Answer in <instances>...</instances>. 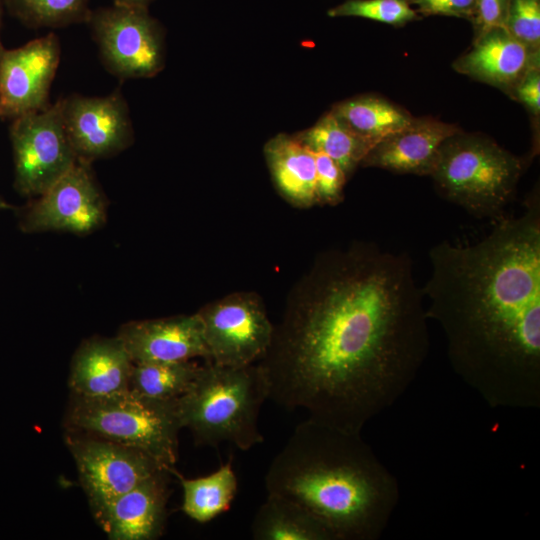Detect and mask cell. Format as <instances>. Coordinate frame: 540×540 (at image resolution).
I'll return each mask as SVG.
<instances>
[{
	"instance_id": "22",
	"label": "cell",
	"mask_w": 540,
	"mask_h": 540,
	"mask_svg": "<svg viewBox=\"0 0 540 540\" xmlns=\"http://www.w3.org/2000/svg\"><path fill=\"white\" fill-rule=\"evenodd\" d=\"M183 490L182 511L198 523H207L227 511L238 490L232 463L220 465L209 475L185 478L174 471Z\"/></svg>"
},
{
	"instance_id": "34",
	"label": "cell",
	"mask_w": 540,
	"mask_h": 540,
	"mask_svg": "<svg viewBox=\"0 0 540 540\" xmlns=\"http://www.w3.org/2000/svg\"><path fill=\"white\" fill-rule=\"evenodd\" d=\"M3 117V113H2V109H1V105H0V117Z\"/></svg>"
},
{
	"instance_id": "9",
	"label": "cell",
	"mask_w": 540,
	"mask_h": 540,
	"mask_svg": "<svg viewBox=\"0 0 540 540\" xmlns=\"http://www.w3.org/2000/svg\"><path fill=\"white\" fill-rule=\"evenodd\" d=\"M66 442L95 517L147 478L168 470L140 450L92 435L67 430Z\"/></svg>"
},
{
	"instance_id": "7",
	"label": "cell",
	"mask_w": 540,
	"mask_h": 540,
	"mask_svg": "<svg viewBox=\"0 0 540 540\" xmlns=\"http://www.w3.org/2000/svg\"><path fill=\"white\" fill-rule=\"evenodd\" d=\"M87 20L102 61L115 76L148 78L163 68L162 29L147 7L114 3L89 13Z\"/></svg>"
},
{
	"instance_id": "17",
	"label": "cell",
	"mask_w": 540,
	"mask_h": 540,
	"mask_svg": "<svg viewBox=\"0 0 540 540\" xmlns=\"http://www.w3.org/2000/svg\"><path fill=\"white\" fill-rule=\"evenodd\" d=\"M161 470L114 500L96 519L112 540H153L166 521L168 473Z\"/></svg>"
},
{
	"instance_id": "8",
	"label": "cell",
	"mask_w": 540,
	"mask_h": 540,
	"mask_svg": "<svg viewBox=\"0 0 540 540\" xmlns=\"http://www.w3.org/2000/svg\"><path fill=\"white\" fill-rule=\"evenodd\" d=\"M10 137L15 187L22 195L43 194L77 162L64 128L60 100L14 118Z\"/></svg>"
},
{
	"instance_id": "2",
	"label": "cell",
	"mask_w": 540,
	"mask_h": 540,
	"mask_svg": "<svg viewBox=\"0 0 540 540\" xmlns=\"http://www.w3.org/2000/svg\"><path fill=\"white\" fill-rule=\"evenodd\" d=\"M421 287L457 376L492 408H540V196L468 245L429 250Z\"/></svg>"
},
{
	"instance_id": "33",
	"label": "cell",
	"mask_w": 540,
	"mask_h": 540,
	"mask_svg": "<svg viewBox=\"0 0 540 540\" xmlns=\"http://www.w3.org/2000/svg\"><path fill=\"white\" fill-rule=\"evenodd\" d=\"M13 208L12 205L8 204L4 200L0 198V210L10 209Z\"/></svg>"
},
{
	"instance_id": "21",
	"label": "cell",
	"mask_w": 540,
	"mask_h": 540,
	"mask_svg": "<svg viewBox=\"0 0 540 540\" xmlns=\"http://www.w3.org/2000/svg\"><path fill=\"white\" fill-rule=\"evenodd\" d=\"M330 111L351 131L375 145L406 127L414 118L404 108L374 94L341 101Z\"/></svg>"
},
{
	"instance_id": "30",
	"label": "cell",
	"mask_w": 540,
	"mask_h": 540,
	"mask_svg": "<svg viewBox=\"0 0 540 540\" xmlns=\"http://www.w3.org/2000/svg\"><path fill=\"white\" fill-rule=\"evenodd\" d=\"M416 12L423 16L441 15L470 21L475 0H409Z\"/></svg>"
},
{
	"instance_id": "13",
	"label": "cell",
	"mask_w": 540,
	"mask_h": 540,
	"mask_svg": "<svg viewBox=\"0 0 540 540\" xmlns=\"http://www.w3.org/2000/svg\"><path fill=\"white\" fill-rule=\"evenodd\" d=\"M60 62V44L49 33L15 49H0V105L16 118L48 106L49 89Z\"/></svg>"
},
{
	"instance_id": "31",
	"label": "cell",
	"mask_w": 540,
	"mask_h": 540,
	"mask_svg": "<svg viewBox=\"0 0 540 540\" xmlns=\"http://www.w3.org/2000/svg\"><path fill=\"white\" fill-rule=\"evenodd\" d=\"M512 99L519 101L529 113L539 118L540 115V66L529 70L515 87Z\"/></svg>"
},
{
	"instance_id": "19",
	"label": "cell",
	"mask_w": 540,
	"mask_h": 540,
	"mask_svg": "<svg viewBox=\"0 0 540 540\" xmlns=\"http://www.w3.org/2000/svg\"><path fill=\"white\" fill-rule=\"evenodd\" d=\"M264 154L280 194L292 205L307 208L317 204L314 152L294 135L270 139Z\"/></svg>"
},
{
	"instance_id": "28",
	"label": "cell",
	"mask_w": 540,
	"mask_h": 540,
	"mask_svg": "<svg viewBox=\"0 0 540 540\" xmlns=\"http://www.w3.org/2000/svg\"><path fill=\"white\" fill-rule=\"evenodd\" d=\"M314 156L317 204L337 205L343 200L347 176L341 167L327 155L314 152Z\"/></svg>"
},
{
	"instance_id": "16",
	"label": "cell",
	"mask_w": 540,
	"mask_h": 540,
	"mask_svg": "<svg viewBox=\"0 0 540 540\" xmlns=\"http://www.w3.org/2000/svg\"><path fill=\"white\" fill-rule=\"evenodd\" d=\"M460 131L455 124L431 117H414L406 127L377 143L361 166L398 174L430 176L440 146Z\"/></svg>"
},
{
	"instance_id": "26",
	"label": "cell",
	"mask_w": 540,
	"mask_h": 540,
	"mask_svg": "<svg viewBox=\"0 0 540 540\" xmlns=\"http://www.w3.org/2000/svg\"><path fill=\"white\" fill-rule=\"evenodd\" d=\"M329 17H360L394 27L420 19L409 0H346L328 10Z\"/></svg>"
},
{
	"instance_id": "35",
	"label": "cell",
	"mask_w": 540,
	"mask_h": 540,
	"mask_svg": "<svg viewBox=\"0 0 540 540\" xmlns=\"http://www.w3.org/2000/svg\"><path fill=\"white\" fill-rule=\"evenodd\" d=\"M0 23H1V0H0Z\"/></svg>"
},
{
	"instance_id": "6",
	"label": "cell",
	"mask_w": 540,
	"mask_h": 540,
	"mask_svg": "<svg viewBox=\"0 0 540 540\" xmlns=\"http://www.w3.org/2000/svg\"><path fill=\"white\" fill-rule=\"evenodd\" d=\"M176 401H157L127 390L105 397L72 395L65 425L140 450L169 471L178 458L182 426Z\"/></svg>"
},
{
	"instance_id": "1",
	"label": "cell",
	"mask_w": 540,
	"mask_h": 540,
	"mask_svg": "<svg viewBox=\"0 0 540 540\" xmlns=\"http://www.w3.org/2000/svg\"><path fill=\"white\" fill-rule=\"evenodd\" d=\"M423 301L406 252L358 242L324 254L258 362L268 400L361 433L427 358Z\"/></svg>"
},
{
	"instance_id": "4",
	"label": "cell",
	"mask_w": 540,
	"mask_h": 540,
	"mask_svg": "<svg viewBox=\"0 0 540 540\" xmlns=\"http://www.w3.org/2000/svg\"><path fill=\"white\" fill-rule=\"evenodd\" d=\"M268 397L258 363L225 366L206 361L190 389L177 399V413L196 444L217 448L228 443L247 451L264 441L258 419Z\"/></svg>"
},
{
	"instance_id": "11",
	"label": "cell",
	"mask_w": 540,
	"mask_h": 540,
	"mask_svg": "<svg viewBox=\"0 0 540 540\" xmlns=\"http://www.w3.org/2000/svg\"><path fill=\"white\" fill-rule=\"evenodd\" d=\"M106 221V199L90 168L77 160L48 190L20 214L22 231H65L84 235Z\"/></svg>"
},
{
	"instance_id": "14",
	"label": "cell",
	"mask_w": 540,
	"mask_h": 540,
	"mask_svg": "<svg viewBox=\"0 0 540 540\" xmlns=\"http://www.w3.org/2000/svg\"><path fill=\"white\" fill-rule=\"evenodd\" d=\"M117 337L133 363L208 360L199 315L132 321L123 325Z\"/></svg>"
},
{
	"instance_id": "27",
	"label": "cell",
	"mask_w": 540,
	"mask_h": 540,
	"mask_svg": "<svg viewBox=\"0 0 540 540\" xmlns=\"http://www.w3.org/2000/svg\"><path fill=\"white\" fill-rule=\"evenodd\" d=\"M505 29L523 44L540 50V0H511Z\"/></svg>"
},
{
	"instance_id": "15",
	"label": "cell",
	"mask_w": 540,
	"mask_h": 540,
	"mask_svg": "<svg viewBox=\"0 0 540 540\" xmlns=\"http://www.w3.org/2000/svg\"><path fill=\"white\" fill-rule=\"evenodd\" d=\"M540 66V50L513 37L505 28H494L472 42L453 63L460 74L500 89L508 96L534 67Z\"/></svg>"
},
{
	"instance_id": "24",
	"label": "cell",
	"mask_w": 540,
	"mask_h": 540,
	"mask_svg": "<svg viewBox=\"0 0 540 540\" xmlns=\"http://www.w3.org/2000/svg\"><path fill=\"white\" fill-rule=\"evenodd\" d=\"M200 367L194 360L134 363L129 388L148 399L175 401L190 389Z\"/></svg>"
},
{
	"instance_id": "25",
	"label": "cell",
	"mask_w": 540,
	"mask_h": 540,
	"mask_svg": "<svg viewBox=\"0 0 540 540\" xmlns=\"http://www.w3.org/2000/svg\"><path fill=\"white\" fill-rule=\"evenodd\" d=\"M11 11L34 27L65 26L89 16L88 0H7Z\"/></svg>"
},
{
	"instance_id": "18",
	"label": "cell",
	"mask_w": 540,
	"mask_h": 540,
	"mask_svg": "<svg viewBox=\"0 0 540 540\" xmlns=\"http://www.w3.org/2000/svg\"><path fill=\"white\" fill-rule=\"evenodd\" d=\"M133 365L117 336L86 340L72 359L68 381L71 394L94 398L127 391Z\"/></svg>"
},
{
	"instance_id": "29",
	"label": "cell",
	"mask_w": 540,
	"mask_h": 540,
	"mask_svg": "<svg viewBox=\"0 0 540 540\" xmlns=\"http://www.w3.org/2000/svg\"><path fill=\"white\" fill-rule=\"evenodd\" d=\"M511 0H475L470 19L473 41L494 28H505Z\"/></svg>"
},
{
	"instance_id": "23",
	"label": "cell",
	"mask_w": 540,
	"mask_h": 540,
	"mask_svg": "<svg viewBox=\"0 0 540 540\" xmlns=\"http://www.w3.org/2000/svg\"><path fill=\"white\" fill-rule=\"evenodd\" d=\"M295 137L313 152L334 160L349 177L375 146L344 125L331 111Z\"/></svg>"
},
{
	"instance_id": "12",
	"label": "cell",
	"mask_w": 540,
	"mask_h": 540,
	"mask_svg": "<svg viewBox=\"0 0 540 540\" xmlns=\"http://www.w3.org/2000/svg\"><path fill=\"white\" fill-rule=\"evenodd\" d=\"M64 128L77 160L91 163L126 149L133 130L118 91L103 97L72 95L60 100Z\"/></svg>"
},
{
	"instance_id": "5",
	"label": "cell",
	"mask_w": 540,
	"mask_h": 540,
	"mask_svg": "<svg viewBox=\"0 0 540 540\" xmlns=\"http://www.w3.org/2000/svg\"><path fill=\"white\" fill-rule=\"evenodd\" d=\"M527 164L494 140L461 130L440 146L430 177L443 198L495 223L506 216Z\"/></svg>"
},
{
	"instance_id": "10",
	"label": "cell",
	"mask_w": 540,
	"mask_h": 540,
	"mask_svg": "<svg viewBox=\"0 0 540 540\" xmlns=\"http://www.w3.org/2000/svg\"><path fill=\"white\" fill-rule=\"evenodd\" d=\"M200 317L208 360L225 366L259 362L274 335L261 301L252 294L236 293L209 303Z\"/></svg>"
},
{
	"instance_id": "20",
	"label": "cell",
	"mask_w": 540,
	"mask_h": 540,
	"mask_svg": "<svg viewBox=\"0 0 540 540\" xmlns=\"http://www.w3.org/2000/svg\"><path fill=\"white\" fill-rule=\"evenodd\" d=\"M255 540H332L326 528L296 502L268 494L252 524Z\"/></svg>"
},
{
	"instance_id": "3",
	"label": "cell",
	"mask_w": 540,
	"mask_h": 540,
	"mask_svg": "<svg viewBox=\"0 0 540 540\" xmlns=\"http://www.w3.org/2000/svg\"><path fill=\"white\" fill-rule=\"evenodd\" d=\"M267 494L288 498L313 515L332 540H377L400 499L397 478L361 433L308 417L274 457Z\"/></svg>"
},
{
	"instance_id": "32",
	"label": "cell",
	"mask_w": 540,
	"mask_h": 540,
	"mask_svg": "<svg viewBox=\"0 0 540 540\" xmlns=\"http://www.w3.org/2000/svg\"><path fill=\"white\" fill-rule=\"evenodd\" d=\"M150 1L152 0H114V3L147 7Z\"/></svg>"
}]
</instances>
